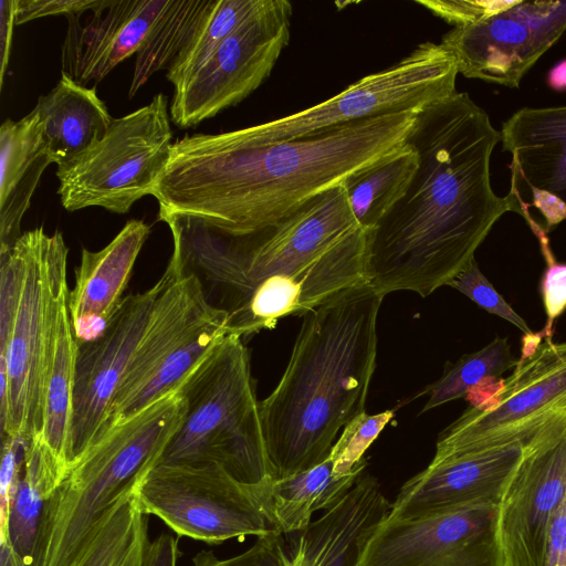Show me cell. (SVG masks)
Listing matches in <instances>:
<instances>
[{
    "label": "cell",
    "mask_w": 566,
    "mask_h": 566,
    "mask_svg": "<svg viewBox=\"0 0 566 566\" xmlns=\"http://www.w3.org/2000/svg\"><path fill=\"white\" fill-rule=\"evenodd\" d=\"M184 416L176 390L114 426L74 462L45 505L32 566H73L106 514L157 464Z\"/></svg>",
    "instance_id": "obj_6"
},
{
    "label": "cell",
    "mask_w": 566,
    "mask_h": 566,
    "mask_svg": "<svg viewBox=\"0 0 566 566\" xmlns=\"http://www.w3.org/2000/svg\"><path fill=\"white\" fill-rule=\"evenodd\" d=\"M17 0L0 1V82L1 87L9 64L13 28L15 25Z\"/></svg>",
    "instance_id": "obj_40"
},
{
    "label": "cell",
    "mask_w": 566,
    "mask_h": 566,
    "mask_svg": "<svg viewBox=\"0 0 566 566\" xmlns=\"http://www.w3.org/2000/svg\"><path fill=\"white\" fill-rule=\"evenodd\" d=\"M382 300L365 283L304 315L279 384L260 401L272 481L325 461L339 431L365 412Z\"/></svg>",
    "instance_id": "obj_4"
},
{
    "label": "cell",
    "mask_w": 566,
    "mask_h": 566,
    "mask_svg": "<svg viewBox=\"0 0 566 566\" xmlns=\"http://www.w3.org/2000/svg\"><path fill=\"white\" fill-rule=\"evenodd\" d=\"M566 493V413L524 441L523 457L500 503L504 566H541L549 520Z\"/></svg>",
    "instance_id": "obj_17"
},
{
    "label": "cell",
    "mask_w": 566,
    "mask_h": 566,
    "mask_svg": "<svg viewBox=\"0 0 566 566\" xmlns=\"http://www.w3.org/2000/svg\"><path fill=\"white\" fill-rule=\"evenodd\" d=\"M77 344L69 303L64 306L50 374L42 438L69 470L72 401Z\"/></svg>",
    "instance_id": "obj_29"
},
{
    "label": "cell",
    "mask_w": 566,
    "mask_h": 566,
    "mask_svg": "<svg viewBox=\"0 0 566 566\" xmlns=\"http://www.w3.org/2000/svg\"><path fill=\"white\" fill-rule=\"evenodd\" d=\"M566 413V343L545 338L518 359L484 402L470 406L439 436L434 454L478 452L523 441Z\"/></svg>",
    "instance_id": "obj_12"
},
{
    "label": "cell",
    "mask_w": 566,
    "mask_h": 566,
    "mask_svg": "<svg viewBox=\"0 0 566 566\" xmlns=\"http://www.w3.org/2000/svg\"><path fill=\"white\" fill-rule=\"evenodd\" d=\"M541 566H566V493L549 520Z\"/></svg>",
    "instance_id": "obj_38"
},
{
    "label": "cell",
    "mask_w": 566,
    "mask_h": 566,
    "mask_svg": "<svg viewBox=\"0 0 566 566\" xmlns=\"http://www.w3.org/2000/svg\"><path fill=\"white\" fill-rule=\"evenodd\" d=\"M513 1H418L453 27L475 22L514 6Z\"/></svg>",
    "instance_id": "obj_36"
},
{
    "label": "cell",
    "mask_w": 566,
    "mask_h": 566,
    "mask_svg": "<svg viewBox=\"0 0 566 566\" xmlns=\"http://www.w3.org/2000/svg\"><path fill=\"white\" fill-rule=\"evenodd\" d=\"M458 74L457 61L444 45L423 42L396 64L364 76L325 102L226 134L238 144L258 146L305 138L375 116L421 109L457 92Z\"/></svg>",
    "instance_id": "obj_10"
},
{
    "label": "cell",
    "mask_w": 566,
    "mask_h": 566,
    "mask_svg": "<svg viewBox=\"0 0 566 566\" xmlns=\"http://www.w3.org/2000/svg\"><path fill=\"white\" fill-rule=\"evenodd\" d=\"M359 476H335L328 457L310 470L272 481L264 504L272 530L280 533L304 530L314 512L333 507Z\"/></svg>",
    "instance_id": "obj_25"
},
{
    "label": "cell",
    "mask_w": 566,
    "mask_h": 566,
    "mask_svg": "<svg viewBox=\"0 0 566 566\" xmlns=\"http://www.w3.org/2000/svg\"><path fill=\"white\" fill-rule=\"evenodd\" d=\"M66 471L41 434L30 440L7 525L0 531L25 566H32L45 505Z\"/></svg>",
    "instance_id": "obj_24"
},
{
    "label": "cell",
    "mask_w": 566,
    "mask_h": 566,
    "mask_svg": "<svg viewBox=\"0 0 566 566\" xmlns=\"http://www.w3.org/2000/svg\"><path fill=\"white\" fill-rule=\"evenodd\" d=\"M501 142L486 112L468 93L428 104L407 136L418 167L407 190L367 232V280L384 297H426L469 262L495 222L520 214L510 195L491 186V155Z\"/></svg>",
    "instance_id": "obj_1"
},
{
    "label": "cell",
    "mask_w": 566,
    "mask_h": 566,
    "mask_svg": "<svg viewBox=\"0 0 566 566\" xmlns=\"http://www.w3.org/2000/svg\"><path fill=\"white\" fill-rule=\"evenodd\" d=\"M394 417L395 410L376 415L365 411L349 421L328 455L333 461L334 475L340 478L361 474L367 464L365 452Z\"/></svg>",
    "instance_id": "obj_32"
},
{
    "label": "cell",
    "mask_w": 566,
    "mask_h": 566,
    "mask_svg": "<svg viewBox=\"0 0 566 566\" xmlns=\"http://www.w3.org/2000/svg\"><path fill=\"white\" fill-rule=\"evenodd\" d=\"M447 286L461 292L488 313L513 324L524 335L533 333L526 322L512 308L481 272L475 258L471 259Z\"/></svg>",
    "instance_id": "obj_33"
},
{
    "label": "cell",
    "mask_w": 566,
    "mask_h": 566,
    "mask_svg": "<svg viewBox=\"0 0 566 566\" xmlns=\"http://www.w3.org/2000/svg\"><path fill=\"white\" fill-rule=\"evenodd\" d=\"M263 3L264 0H216L188 43L168 67L167 80L176 86L195 73Z\"/></svg>",
    "instance_id": "obj_31"
},
{
    "label": "cell",
    "mask_w": 566,
    "mask_h": 566,
    "mask_svg": "<svg viewBox=\"0 0 566 566\" xmlns=\"http://www.w3.org/2000/svg\"><path fill=\"white\" fill-rule=\"evenodd\" d=\"M418 111L258 146L238 144L226 132L187 135L174 143L150 195L159 213L195 218L228 237L251 235L398 151Z\"/></svg>",
    "instance_id": "obj_3"
},
{
    "label": "cell",
    "mask_w": 566,
    "mask_h": 566,
    "mask_svg": "<svg viewBox=\"0 0 566 566\" xmlns=\"http://www.w3.org/2000/svg\"><path fill=\"white\" fill-rule=\"evenodd\" d=\"M30 440L1 437L0 531L7 525L10 504L19 482Z\"/></svg>",
    "instance_id": "obj_34"
},
{
    "label": "cell",
    "mask_w": 566,
    "mask_h": 566,
    "mask_svg": "<svg viewBox=\"0 0 566 566\" xmlns=\"http://www.w3.org/2000/svg\"><path fill=\"white\" fill-rule=\"evenodd\" d=\"M159 291L124 297L104 333L76 349L70 467L111 430L113 403ZM69 467V468H70Z\"/></svg>",
    "instance_id": "obj_16"
},
{
    "label": "cell",
    "mask_w": 566,
    "mask_h": 566,
    "mask_svg": "<svg viewBox=\"0 0 566 566\" xmlns=\"http://www.w3.org/2000/svg\"><path fill=\"white\" fill-rule=\"evenodd\" d=\"M33 111L53 163L61 165L88 149L108 129L113 118L95 86L86 87L61 72L57 84L39 97Z\"/></svg>",
    "instance_id": "obj_23"
},
{
    "label": "cell",
    "mask_w": 566,
    "mask_h": 566,
    "mask_svg": "<svg viewBox=\"0 0 566 566\" xmlns=\"http://www.w3.org/2000/svg\"><path fill=\"white\" fill-rule=\"evenodd\" d=\"M216 0H168L136 53L128 96L132 98L149 77L168 69L188 43Z\"/></svg>",
    "instance_id": "obj_27"
},
{
    "label": "cell",
    "mask_w": 566,
    "mask_h": 566,
    "mask_svg": "<svg viewBox=\"0 0 566 566\" xmlns=\"http://www.w3.org/2000/svg\"><path fill=\"white\" fill-rule=\"evenodd\" d=\"M158 284L147 326L113 403L111 429L176 391L228 334V314L208 303L197 277L175 256Z\"/></svg>",
    "instance_id": "obj_8"
},
{
    "label": "cell",
    "mask_w": 566,
    "mask_h": 566,
    "mask_svg": "<svg viewBox=\"0 0 566 566\" xmlns=\"http://www.w3.org/2000/svg\"><path fill=\"white\" fill-rule=\"evenodd\" d=\"M500 504L462 505L412 520L385 518L356 566H504Z\"/></svg>",
    "instance_id": "obj_14"
},
{
    "label": "cell",
    "mask_w": 566,
    "mask_h": 566,
    "mask_svg": "<svg viewBox=\"0 0 566 566\" xmlns=\"http://www.w3.org/2000/svg\"><path fill=\"white\" fill-rule=\"evenodd\" d=\"M148 543L147 514L132 491L106 514L73 566H142Z\"/></svg>",
    "instance_id": "obj_28"
},
{
    "label": "cell",
    "mask_w": 566,
    "mask_h": 566,
    "mask_svg": "<svg viewBox=\"0 0 566 566\" xmlns=\"http://www.w3.org/2000/svg\"><path fill=\"white\" fill-rule=\"evenodd\" d=\"M418 167L417 153L405 144L386 159L346 178L349 207L360 228L369 232L401 198Z\"/></svg>",
    "instance_id": "obj_26"
},
{
    "label": "cell",
    "mask_w": 566,
    "mask_h": 566,
    "mask_svg": "<svg viewBox=\"0 0 566 566\" xmlns=\"http://www.w3.org/2000/svg\"><path fill=\"white\" fill-rule=\"evenodd\" d=\"M158 219L171 231V255L197 277L208 303L228 314V333L242 338L368 283L367 231L343 184L245 237L223 235L187 216Z\"/></svg>",
    "instance_id": "obj_2"
},
{
    "label": "cell",
    "mask_w": 566,
    "mask_h": 566,
    "mask_svg": "<svg viewBox=\"0 0 566 566\" xmlns=\"http://www.w3.org/2000/svg\"><path fill=\"white\" fill-rule=\"evenodd\" d=\"M133 492L145 514L209 545L273 531L259 494L218 464H157Z\"/></svg>",
    "instance_id": "obj_11"
},
{
    "label": "cell",
    "mask_w": 566,
    "mask_h": 566,
    "mask_svg": "<svg viewBox=\"0 0 566 566\" xmlns=\"http://www.w3.org/2000/svg\"><path fill=\"white\" fill-rule=\"evenodd\" d=\"M174 143L168 98L158 93L149 104L113 118L99 140L57 165L62 206L71 212L102 207L127 213L137 200L150 195Z\"/></svg>",
    "instance_id": "obj_9"
},
{
    "label": "cell",
    "mask_w": 566,
    "mask_h": 566,
    "mask_svg": "<svg viewBox=\"0 0 566 566\" xmlns=\"http://www.w3.org/2000/svg\"><path fill=\"white\" fill-rule=\"evenodd\" d=\"M291 17V2L264 0L201 67L174 86L172 123L195 127L254 92L289 44Z\"/></svg>",
    "instance_id": "obj_13"
},
{
    "label": "cell",
    "mask_w": 566,
    "mask_h": 566,
    "mask_svg": "<svg viewBox=\"0 0 566 566\" xmlns=\"http://www.w3.org/2000/svg\"><path fill=\"white\" fill-rule=\"evenodd\" d=\"M500 132L512 156L507 195L524 219L536 208L547 233L566 219V106L523 107Z\"/></svg>",
    "instance_id": "obj_18"
},
{
    "label": "cell",
    "mask_w": 566,
    "mask_h": 566,
    "mask_svg": "<svg viewBox=\"0 0 566 566\" xmlns=\"http://www.w3.org/2000/svg\"><path fill=\"white\" fill-rule=\"evenodd\" d=\"M518 359L514 357L506 337H495L483 348L448 363L439 379L428 385L422 395L428 400L421 412L446 402L467 397L468 392L486 379H497L509 369H514Z\"/></svg>",
    "instance_id": "obj_30"
},
{
    "label": "cell",
    "mask_w": 566,
    "mask_h": 566,
    "mask_svg": "<svg viewBox=\"0 0 566 566\" xmlns=\"http://www.w3.org/2000/svg\"><path fill=\"white\" fill-rule=\"evenodd\" d=\"M566 31V1H517L441 38L459 73L517 88L523 76Z\"/></svg>",
    "instance_id": "obj_15"
},
{
    "label": "cell",
    "mask_w": 566,
    "mask_h": 566,
    "mask_svg": "<svg viewBox=\"0 0 566 566\" xmlns=\"http://www.w3.org/2000/svg\"><path fill=\"white\" fill-rule=\"evenodd\" d=\"M97 2L98 0H17L15 24L48 15L82 13L93 9Z\"/></svg>",
    "instance_id": "obj_37"
},
{
    "label": "cell",
    "mask_w": 566,
    "mask_h": 566,
    "mask_svg": "<svg viewBox=\"0 0 566 566\" xmlns=\"http://www.w3.org/2000/svg\"><path fill=\"white\" fill-rule=\"evenodd\" d=\"M149 233L146 222L130 219L102 250H82L67 298L77 345L97 338L108 326Z\"/></svg>",
    "instance_id": "obj_21"
},
{
    "label": "cell",
    "mask_w": 566,
    "mask_h": 566,
    "mask_svg": "<svg viewBox=\"0 0 566 566\" xmlns=\"http://www.w3.org/2000/svg\"><path fill=\"white\" fill-rule=\"evenodd\" d=\"M547 85L554 91H566V59L557 63L547 74Z\"/></svg>",
    "instance_id": "obj_42"
},
{
    "label": "cell",
    "mask_w": 566,
    "mask_h": 566,
    "mask_svg": "<svg viewBox=\"0 0 566 566\" xmlns=\"http://www.w3.org/2000/svg\"><path fill=\"white\" fill-rule=\"evenodd\" d=\"M168 0H98L82 19L66 15L67 30L62 44V72L85 85L102 81L146 39Z\"/></svg>",
    "instance_id": "obj_20"
},
{
    "label": "cell",
    "mask_w": 566,
    "mask_h": 566,
    "mask_svg": "<svg viewBox=\"0 0 566 566\" xmlns=\"http://www.w3.org/2000/svg\"><path fill=\"white\" fill-rule=\"evenodd\" d=\"M524 441L478 452L434 454L400 489L387 518L412 520L449 509L501 503L524 452Z\"/></svg>",
    "instance_id": "obj_19"
},
{
    "label": "cell",
    "mask_w": 566,
    "mask_h": 566,
    "mask_svg": "<svg viewBox=\"0 0 566 566\" xmlns=\"http://www.w3.org/2000/svg\"><path fill=\"white\" fill-rule=\"evenodd\" d=\"M539 290L546 313L545 326L538 335L552 338L555 321L566 311V264L556 261L546 263Z\"/></svg>",
    "instance_id": "obj_35"
},
{
    "label": "cell",
    "mask_w": 566,
    "mask_h": 566,
    "mask_svg": "<svg viewBox=\"0 0 566 566\" xmlns=\"http://www.w3.org/2000/svg\"><path fill=\"white\" fill-rule=\"evenodd\" d=\"M177 390L185 416L157 464H218L254 490L264 509L272 480L243 338H220Z\"/></svg>",
    "instance_id": "obj_7"
},
{
    "label": "cell",
    "mask_w": 566,
    "mask_h": 566,
    "mask_svg": "<svg viewBox=\"0 0 566 566\" xmlns=\"http://www.w3.org/2000/svg\"><path fill=\"white\" fill-rule=\"evenodd\" d=\"M0 566H25L7 537H0Z\"/></svg>",
    "instance_id": "obj_41"
},
{
    "label": "cell",
    "mask_w": 566,
    "mask_h": 566,
    "mask_svg": "<svg viewBox=\"0 0 566 566\" xmlns=\"http://www.w3.org/2000/svg\"><path fill=\"white\" fill-rule=\"evenodd\" d=\"M179 556L178 538L161 534L148 543L142 566H177Z\"/></svg>",
    "instance_id": "obj_39"
},
{
    "label": "cell",
    "mask_w": 566,
    "mask_h": 566,
    "mask_svg": "<svg viewBox=\"0 0 566 566\" xmlns=\"http://www.w3.org/2000/svg\"><path fill=\"white\" fill-rule=\"evenodd\" d=\"M53 159L32 109L19 120L6 119L0 128V252L21 237V220L42 174Z\"/></svg>",
    "instance_id": "obj_22"
},
{
    "label": "cell",
    "mask_w": 566,
    "mask_h": 566,
    "mask_svg": "<svg viewBox=\"0 0 566 566\" xmlns=\"http://www.w3.org/2000/svg\"><path fill=\"white\" fill-rule=\"evenodd\" d=\"M69 248L61 232L27 231L0 252L1 437L31 440L44 424L61 314L67 304Z\"/></svg>",
    "instance_id": "obj_5"
}]
</instances>
